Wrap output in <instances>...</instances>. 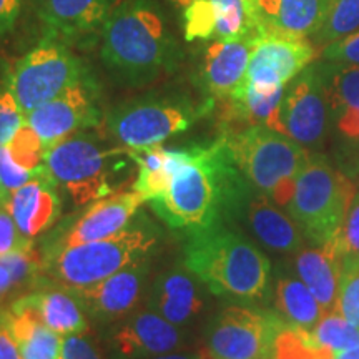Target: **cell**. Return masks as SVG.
<instances>
[{"label":"cell","mask_w":359,"mask_h":359,"mask_svg":"<svg viewBox=\"0 0 359 359\" xmlns=\"http://www.w3.org/2000/svg\"><path fill=\"white\" fill-rule=\"evenodd\" d=\"M248 188L224 137L205 145L180 148L168 190L148 201L170 228L191 233L224 224L240 210Z\"/></svg>","instance_id":"cell-1"},{"label":"cell","mask_w":359,"mask_h":359,"mask_svg":"<svg viewBox=\"0 0 359 359\" xmlns=\"http://www.w3.org/2000/svg\"><path fill=\"white\" fill-rule=\"evenodd\" d=\"M100 57L115 82L145 87L177 69L178 43L154 0H122L100 30Z\"/></svg>","instance_id":"cell-2"},{"label":"cell","mask_w":359,"mask_h":359,"mask_svg":"<svg viewBox=\"0 0 359 359\" xmlns=\"http://www.w3.org/2000/svg\"><path fill=\"white\" fill-rule=\"evenodd\" d=\"M183 263L218 296L253 303L263 299L268 291L269 259L224 224L191 233Z\"/></svg>","instance_id":"cell-3"},{"label":"cell","mask_w":359,"mask_h":359,"mask_svg":"<svg viewBox=\"0 0 359 359\" xmlns=\"http://www.w3.org/2000/svg\"><path fill=\"white\" fill-rule=\"evenodd\" d=\"M223 137L236 167L251 185L276 205H288L298 175L311 156L308 148L266 125L224 130Z\"/></svg>","instance_id":"cell-4"},{"label":"cell","mask_w":359,"mask_h":359,"mask_svg":"<svg viewBox=\"0 0 359 359\" xmlns=\"http://www.w3.org/2000/svg\"><path fill=\"white\" fill-rule=\"evenodd\" d=\"M155 245L154 228L137 224L105 240L47 251L42 263L55 285L82 290L115 275L137 259L148 257Z\"/></svg>","instance_id":"cell-5"},{"label":"cell","mask_w":359,"mask_h":359,"mask_svg":"<svg viewBox=\"0 0 359 359\" xmlns=\"http://www.w3.org/2000/svg\"><path fill=\"white\" fill-rule=\"evenodd\" d=\"M127 148H107L97 135L74 133L43 154V165L55 185H60L77 205H87L114 195L123 161L116 158Z\"/></svg>","instance_id":"cell-6"},{"label":"cell","mask_w":359,"mask_h":359,"mask_svg":"<svg viewBox=\"0 0 359 359\" xmlns=\"http://www.w3.org/2000/svg\"><path fill=\"white\" fill-rule=\"evenodd\" d=\"M356 193L351 180L326 156L311 154L298 175L286 210L308 238L325 245L339 230Z\"/></svg>","instance_id":"cell-7"},{"label":"cell","mask_w":359,"mask_h":359,"mask_svg":"<svg viewBox=\"0 0 359 359\" xmlns=\"http://www.w3.org/2000/svg\"><path fill=\"white\" fill-rule=\"evenodd\" d=\"M213 100L193 103L178 95L133 98L111 109L105 116L107 132L125 148L160 145L173 135L185 132L212 109Z\"/></svg>","instance_id":"cell-8"},{"label":"cell","mask_w":359,"mask_h":359,"mask_svg":"<svg viewBox=\"0 0 359 359\" xmlns=\"http://www.w3.org/2000/svg\"><path fill=\"white\" fill-rule=\"evenodd\" d=\"M88 79L82 60L53 39H45L17 62L7 88L24 115Z\"/></svg>","instance_id":"cell-9"},{"label":"cell","mask_w":359,"mask_h":359,"mask_svg":"<svg viewBox=\"0 0 359 359\" xmlns=\"http://www.w3.org/2000/svg\"><path fill=\"white\" fill-rule=\"evenodd\" d=\"M286 323L278 314L246 306L223 309L206 330L210 359H273Z\"/></svg>","instance_id":"cell-10"},{"label":"cell","mask_w":359,"mask_h":359,"mask_svg":"<svg viewBox=\"0 0 359 359\" xmlns=\"http://www.w3.org/2000/svg\"><path fill=\"white\" fill-rule=\"evenodd\" d=\"M330 125V105L320 65L311 64L285 87L269 128L304 148H314L325 142Z\"/></svg>","instance_id":"cell-11"},{"label":"cell","mask_w":359,"mask_h":359,"mask_svg":"<svg viewBox=\"0 0 359 359\" xmlns=\"http://www.w3.org/2000/svg\"><path fill=\"white\" fill-rule=\"evenodd\" d=\"M316 55V47L306 39L259 32L241 83L258 90L285 88L296 75L313 64Z\"/></svg>","instance_id":"cell-12"},{"label":"cell","mask_w":359,"mask_h":359,"mask_svg":"<svg viewBox=\"0 0 359 359\" xmlns=\"http://www.w3.org/2000/svg\"><path fill=\"white\" fill-rule=\"evenodd\" d=\"M98 122L97 87L90 79L25 115V123L39 135L45 150L70 135L95 127Z\"/></svg>","instance_id":"cell-13"},{"label":"cell","mask_w":359,"mask_h":359,"mask_svg":"<svg viewBox=\"0 0 359 359\" xmlns=\"http://www.w3.org/2000/svg\"><path fill=\"white\" fill-rule=\"evenodd\" d=\"M187 333L155 311L123 318L107 339L110 359H145L185 348Z\"/></svg>","instance_id":"cell-14"},{"label":"cell","mask_w":359,"mask_h":359,"mask_svg":"<svg viewBox=\"0 0 359 359\" xmlns=\"http://www.w3.org/2000/svg\"><path fill=\"white\" fill-rule=\"evenodd\" d=\"M150 257H143L97 285L74 290L85 311L98 321H118L127 318L148 293Z\"/></svg>","instance_id":"cell-15"},{"label":"cell","mask_w":359,"mask_h":359,"mask_svg":"<svg viewBox=\"0 0 359 359\" xmlns=\"http://www.w3.org/2000/svg\"><path fill=\"white\" fill-rule=\"evenodd\" d=\"M145 203V198L137 191H120L100 198L80 215L77 222L62 233L55 243L47 251L60 250L65 246L88 243V241L105 240L127 230L138 208ZM45 251V253H47Z\"/></svg>","instance_id":"cell-16"},{"label":"cell","mask_w":359,"mask_h":359,"mask_svg":"<svg viewBox=\"0 0 359 359\" xmlns=\"http://www.w3.org/2000/svg\"><path fill=\"white\" fill-rule=\"evenodd\" d=\"M257 34L241 39H213L205 47L200 64V82L210 100H226L243 82Z\"/></svg>","instance_id":"cell-17"},{"label":"cell","mask_w":359,"mask_h":359,"mask_svg":"<svg viewBox=\"0 0 359 359\" xmlns=\"http://www.w3.org/2000/svg\"><path fill=\"white\" fill-rule=\"evenodd\" d=\"M148 309L177 326H187L200 316L205 308L201 280L187 268L178 264L160 273L147 293Z\"/></svg>","instance_id":"cell-18"},{"label":"cell","mask_w":359,"mask_h":359,"mask_svg":"<svg viewBox=\"0 0 359 359\" xmlns=\"http://www.w3.org/2000/svg\"><path fill=\"white\" fill-rule=\"evenodd\" d=\"M55 187L50 173L42 163L37 177L8 196L6 208L12 215L19 231L29 240L47 231L60 217L62 203Z\"/></svg>","instance_id":"cell-19"},{"label":"cell","mask_w":359,"mask_h":359,"mask_svg":"<svg viewBox=\"0 0 359 359\" xmlns=\"http://www.w3.org/2000/svg\"><path fill=\"white\" fill-rule=\"evenodd\" d=\"M330 0H257L259 32L291 39H313L325 22Z\"/></svg>","instance_id":"cell-20"},{"label":"cell","mask_w":359,"mask_h":359,"mask_svg":"<svg viewBox=\"0 0 359 359\" xmlns=\"http://www.w3.org/2000/svg\"><path fill=\"white\" fill-rule=\"evenodd\" d=\"M37 15L52 35L79 39L102 30L116 0H35Z\"/></svg>","instance_id":"cell-21"},{"label":"cell","mask_w":359,"mask_h":359,"mask_svg":"<svg viewBox=\"0 0 359 359\" xmlns=\"http://www.w3.org/2000/svg\"><path fill=\"white\" fill-rule=\"evenodd\" d=\"M325 82L330 122L344 140L359 143V67L318 62Z\"/></svg>","instance_id":"cell-22"},{"label":"cell","mask_w":359,"mask_h":359,"mask_svg":"<svg viewBox=\"0 0 359 359\" xmlns=\"http://www.w3.org/2000/svg\"><path fill=\"white\" fill-rule=\"evenodd\" d=\"M22 299L34 309L45 326L60 336L80 334L88 331L85 308L74 290L53 285L35 293L22 296Z\"/></svg>","instance_id":"cell-23"},{"label":"cell","mask_w":359,"mask_h":359,"mask_svg":"<svg viewBox=\"0 0 359 359\" xmlns=\"http://www.w3.org/2000/svg\"><path fill=\"white\" fill-rule=\"evenodd\" d=\"M296 273L321 304L323 311H334L343 276L339 258L334 250L325 243L320 245V248L299 251L296 257Z\"/></svg>","instance_id":"cell-24"},{"label":"cell","mask_w":359,"mask_h":359,"mask_svg":"<svg viewBox=\"0 0 359 359\" xmlns=\"http://www.w3.org/2000/svg\"><path fill=\"white\" fill-rule=\"evenodd\" d=\"M246 217L251 230L268 248L280 253H294L303 248V230L299 224L278 210L266 195L248 201Z\"/></svg>","instance_id":"cell-25"},{"label":"cell","mask_w":359,"mask_h":359,"mask_svg":"<svg viewBox=\"0 0 359 359\" xmlns=\"http://www.w3.org/2000/svg\"><path fill=\"white\" fill-rule=\"evenodd\" d=\"M8 327L24 359H57L60 351L62 336L45 326L32 308L24 299L12 304L11 313L0 316Z\"/></svg>","instance_id":"cell-26"},{"label":"cell","mask_w":359,"mask_h":359,"mask_svg":"<svg viewBox=\"0 0 359 359\" xmlns=\"http://www.w3.org/2000/svg\"><path fill=\"white\" fill-rule=\"evenodd\" d=\"M130 158L137 167L133 190L151 201L160 198L168 190L180 160V148H165L160 145L145 148H127Z\"/></svg>","instance_id":"cell-27"},{"label":"cell","mask_w":359,"mask_h":359,"mask_svg":"<svg viewBox=\"0 0 359 359\" xmlns=\"http://www.w3.org/2000/svg\"><path fill=\"white\" fill-rule=\"evenodd\" d=\"M275 304L280 318L286 325L299 330H313L321 320V304L314 298L308 286L296 278H280L275 290Z\"/></svg>","instance_id":"cell-28"},{"label":"cell","mask_w":359,"mask_h":359,"mask_svg":"<svg viewBox=\"0 0 359 359\" xmlns=\"http://www.w3.org/2000/svg\"><path fill=\"white\" fill-rule=\"evenodd\" d=\"M215 20V37L241 39L259 32L257 17L248 0H208Z\"/></svg>","instance_id":"cell-29"},{"label":"cell","mask_w":359,"mask_h":359,"mask_svg":"<svg viewBox=\"0 0 359 359\" xmlns=\"http://www.w3.org/2000/svg\"><path fill=\"white\" fill-rule=\"evenodd\" d=\"M359 29V0H330L325 22L314 34L311 43L316 48L334 42Z\"/></svg>","instance_id":"cell-30"},{"label":"cell","mask_w":359,"mask_h":359,"mask_svg":"<svg viewBox=\"0 0 359 359\" xmlns=\"http://www.w3.org/2000/svg\"><path fill=\"white\" fill-rule=\"evenodd\" d=\"M314 343L331 353H341L359 344V330L353 326L343 314L330 311L323 314L313 330L308 331Z\"/></svg>","instance_id":"cell-31"},{"label":"cell","mask_w":359,"mask_h":359,"mask_svg":"<svg viewBox=\"0 0 359 359\" xmlns=\"http://www.w3.org/2000/svg\"><path fill=\"white\" fill-rule=\"evenodd\" d=\"M326 243L338 255L343 273L359 268V191L354 195L339 230Z\"/></svg>","instance_id":"cell-32"},{"label":"cell","mask_w":359,"mask_h":359,"mask_svg":"<svg viewBox=\"0 0 359 359\" xmlns=\"http://www.w3.org/2000/svg\"><path fill=\"white\" fill-rule=\"evenodd\" d=\"M7 148L13 161L30 172H35L43 163V143L30 125H22L7 143Z\"/></svg>","instance_id":"cell-33"},{"label":"cell","mask_w":359,"mask_h":359,"mask_svg":"<svg viewBox=\"0 0 359 359\" xmlns=\"http://www.w3.org/2000/svg\"><path fill=\"white\" fill-rule=\"evenodd\" d=\"M183 22H185V40H213L215 37V20L212 7L208 0H193L183 11Z\"/></svg>","instance_id":"cell-34"},{"label":"cell","mask_w":359,"mask_h":359,"mask_svg":"<svg viewBox=\"0 0 359 359\" xmlns=\"http://www.w3.org/2000/svg\"><path fill=\"white\" fill-rule=\"evenodd\" d=\"M334 311L359 330V268L343 273Z\"/></svg>","instance_id":"cell-35"},{"label":"cell","mask_w":359,"mask_h":359,"mask_svg":"<svg viewBox=\"0 0 359 359\" xmlns=\"http://www.w3.org/2000/svg\"><path fill=\"white\" fill-rule=\"evenodd\" d=\"M320 57L321 60L331 62V64L359 67V29L325 45Z\"/></svg>","instance_id":"cell-36"},{"label":"cell","mask_w":359,"mask_h":359,"mask_svg":"<svg viewBox=\"0 0 359 359\" xmlns=\"http://www.w3.org/2000/svg\"><path fill=\"white\" fill-rule=\"evenodd\" d=\"M24 123L25 115L11 90H0V147L7 145Z\"/></svg>","instance_id":"cell-37"},{"label":"cell","mask_w":359,"mask_h":359,"mask_svg":"<svg viewBox=\"0 0 359 359\" xmlns=\"http://www.w3.org/2000/svg\"><path fill=\"white\" fill-rule=\"evenodd\" d=\"M39 168L35 172H30V170L20 167L19 163L13 161L7 145L0 147V182L8 193L19 190L20 187L37 177Z\"/></svg>","instance_id":"cell-38"},{"label":"cell","mask_w":359,"mask_h":359,"mask_svg":"<svg viewBox=\"0 0 359 359\" xmlns=\"http://www.w3.org/2000/svg\"><path fill=\"white\" fill-rule=\"evenodd\" d=\"M57 359H105L98 346L87 333L62 336Z\"/></svg>","instance_id":"cell-39"},{"label":"cell","mask_w":359,"mask_h":359,"mask_svg":"<svg viewBox=\"0 0 359 359\" xmlns=\"http://www.w3.org/2000/svg\"><path fill=\"white\" fill-rule=\"evenodd\" d=\"M29 238H25L17 228L12 215L6 206H0V257L12 253V251L30 246Z\"/></svg>","instance_id":"cell-40"},{"label":"cell","mask_w":359,"mask_h":359,"mask_svg":"<svg viewBox=\"0 0 359 359\" xmlns=\"http://www.w3.org/2000/svg\"><path fill=\"white\" fill-rule=\"evenodd\" d=\"M22 11V0H0V37L15 27Z\"/></svg>","instance_id":"cell-41"},{"label":"cell","mask_w":359,"mask_h":359,"mask_svg":"<svg viewBox=\"0 0 359 359\" xmlns=\"http://www.w3.org/2000/svg\"><path fill=\"white\" fill-rule=\"evenodd\" d=\"M0 359H24L19 344L2 320H0Z\"/></svg>","instance_id":"cell-42"},{"label":"cell","mask_w":359,"mask_h":359,"mask_svg":"<svg viewBox=\"0 0 359 359\" xmlns=\"http://www.w3.org/2000/svg\"><path fill=\"white\" fill-rule=\"evenodd\" d=\"M145 359H210L208 353L201 351V349H178V351L158 354V356H151Z\"/></svg>","instance_id":"cell-43"},{"label":"cell","mask_w":359,"mask_h":359,"mask_svg":"<svg viewBox=\"0 0 359 359\" xmlns=\"http://www.w3.org/2000/svg\"><path fill=\"white\" fill-rule=\"evenodd\" d=\"M11 288H13L12 275L6 264L0 262V298L6 296L8 291H11Z\"/></svg>","instance_id":"cell-44"},{"label":"cell","mask_w":359,"mask_h":359,"mask_svg":"<svg viewBox=\"0 0 359 359\" xmlns=\"http://www.w3.org/2000/svg\"><path fill=\"white\" fill-rule=\"evenodd\" d=\"M333 359H359V344L351 349H346V351L336 353Z\"/></svg>","instance_id":"cell-45"},{"label":"cell","mask_w":359,"mask_h":359,"mask_svg":"<svg viewBox=\"0 0 359 359\" xmlns=\"http://www.w3.org/2000/svg\"><path fill=\"white\" fill-rule=\"evenodd\" d=\"M168 2L177 8H180V11H185V8L190 6L193 0H168Z\"/></svg>","instance_id":"cell-46"},{"label":"cell","mask_w":359,"mask_h":359,"mask_svg":"<svg viewBox=\"0 0 359 359\" xmlns=\"http://www.w3.org/2000/svg\"><path fill=\"white\" fill-rule=\"evenodd\" d=\"M8 196H11V193H8L6 188H4L2 182H0V206H6Z\"/></svg>","instance_id":"cell-47"},{"label":"cell","mask_w":359,"mask_h":359,"mask_svg":"<svg viewBox=\"0 0 359 359\" xmlns=\"http://www.w3.org/2000/svg\"><path fill=\"white\" fill-rule=\"evenodd\" d=\"M248 2H250V6H251V8H253V12H255V4H257V0H248ZM255 17H257V15H255Z\"/></svg>","instance_id":"cell-48"}]
</instances>
